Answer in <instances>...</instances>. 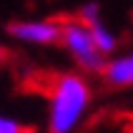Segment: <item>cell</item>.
<instances>
[{
  "label": "cell",
  "instance_id": "5b68a950",
  "mask_svg": "<svg viewBox=\"0 0 133 133\" xmlns=\"http://www.w3.org/2000/svg\"><path fill=\"white\" fill-rule=\"evenodd\" d=\"M88 30H90V38H93V45L98 48V53H101V55H111V53L116 50V35H113V33L105 28L101 20L90 23Z\"/></svg>",
  "mask_w": 133,
  "mask_h": 133
},
{
  "label": "cell",
  "instance_id": "277c9868",
  "mask_svg": "<svg viewBox=\"0 0 133 133\" xmlns=\"http://www.w3.org/2000/svg\"><path fill=\"white\" fill-rule=\"evenodd\" d=\"M101 73L105 75V81L113 85H133V55H123V58H113L111 63H105Z\"/></svg>",
  "mask_w": 133,
  "mask_h": 133
},
{
  "label": "cell",
  "instance_id": "7a4b0ae2",
  "mask_svg": "<svg viewBox=\"0 0 133 133\" xmlns=\"http://www.w3.org/2000/svg\"><path fill=\"white\" fill-rule=\"evenodd\" d=\"M60 40L65 43V48L75 55V60L81 63L85 70L98 73L105 65V55L98 53V48L93 45L88 25H83L81 20H70L65 25H60Z\"/></svg>",
  "mask_w": 133,
  "mask_h": 133
},
{
  "label": "cell",
  "instance_id": "52a82bcc",
  "mask_svg": "<svg viewBox=\"0 0 133 133\" xmlns=\"http://www.w3.org/2000/svg\"><path fill=\"white\" fill-rule=\"evenodd\" d=\"M0 133H28V128L23 126V123H18L15 118L0 113Z\"/></svg>",
  "mask_w": 133,
  "mask_h": 133
},
{
  "label": "cell",
  "instance_id": "3957f363",
  "mask_svg": "<svg viewBox=\"0 0 133 133\" xmlns=\"http://www.w3.org/2000/svg\"><path fill=\"white\" fill-rule=\"evenodd\" d=\"M8 33L23 43L33 45H50L60 40V25L53 20H23V23H10Z\"/></svg>",
  "mask_w": 133,
  "mask_h": 133
},
{
  "label": "cell",
  "instance_id": "6da1fadb",
  "mask_svg": "<svg viewBox=\"0 0 133 133\" xmlns=\"http://www.w3.org/2000/svg\"><path fill=\"white\" fill-rule=\"evenodd\" d=\"M90 88L85 78L68 73L58 78L50 96V116H48V133H75L81 121L88 113Z\"/></svg>",
  "mask_w": 133,
  "mask_h": 133
},
{
  "label": "cell",
  "instance_id": "ba28073f",
  "mask_svg": "<svg viewBox=\"0 0 133 133\" xmlns=\"http://www.w3.org/2000/svg\"><path fill=\"white\" fill-rule=\"evenodd\" d=\"M0 60H3V50H0Z\"/></svg>",
  "mask_w": 133,
  "mask_h": 133
},
{
  "label": "cell",
  "instance_id": "8992f818",
  "mask_svg": "<svg viewBox=\"0 0 133 133\" xmlns=\"http://www.w3.org/2000/svg\"><path fill=\"white\" fill-rule=\"evenodd\" d=\"M98 13H101V5H98V3H85V5L81 8V13H78V20H81L83 25H90V23L101 20Z\"/></svg>",
  "mask_w": 133,
  "mask_h": 133
}]
</instances>
